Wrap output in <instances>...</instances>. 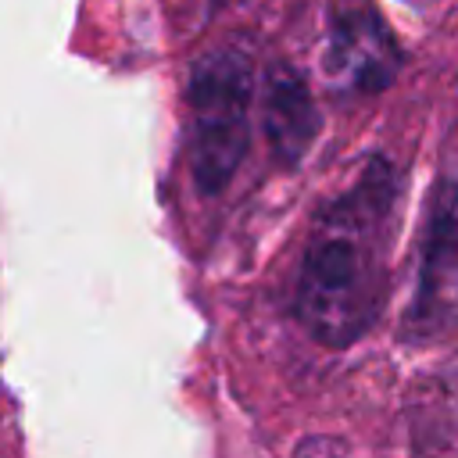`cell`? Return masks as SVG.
Wrapping results in <instances>:
<instances>
[{"mask_svg":"<svg viewBox=\"0 0 458 458\" xmlns=\"http://www.w3.org/2000/svg\"><path fill=\"white\" fill-rule=\"evenodd\" d=\"M394 197V172L376 161L318 218L297 279V315L318 344L347 347L376 322L386 297Z\"/></svg>","mask_w":458,"mask_h":458,"instance_id":"obj_1","label":"cell"},{"mask_svg":"<svg viewBox=\"0 0 458 458\" xmlns=\"http://www.w3.org/2000/svg\"><path fill=\"white\" fill-rule=\"evenodd\" d=\"M250 72L240 54H211L190 75V168L204 193H218L247 150Z\"/></svg>","mask_w":458,"mask_h":458,"instance_id":"obj_2","label":"cell"},{"mask_svg":"<svg viewBox=\"0 0 458 458\" xmlns=\"http://www.w3.org/2000/svg\"><path fill=\"white\" fill-rule=\"evenodd\" d=\"M458 326V182H447L437 200L422 236V261L415 297L404 315V333L411 340H437Z\"/></svg>","mask_w":458,"mask_h":458,"instance_id":"obj_3","label":"cell"},{"mask_svg":"<svg viewBox=\"0 0 458 458\" xmlns=\"http://www.w3.org/2000/svg\"><path fill=\"white\" fill-rule=\"evenodd\" d=\"M322 79L344 93L383 89L397 68V47L379 14L365 4L333 7L326 47H322Z\"/></svg>","mask_w":458,"mask_h":458,"instance_id":"obj_4","label":"cell"},{"mask_svg":"<svg viewBox=\"0 0 458 458\" xmlns=\"http://www.w3.org/2000/svg\"><path fill=\"white\" fill-rule=\"evenodd\" d=\"M408 426L422 458H458V351L415 386Z\"/></svg>","mask_w":458,"mask_h":458,"instance_id":"obj_5","label":"cell"},{"mask_svg":"<svg viewBox=\"0 0 458 458\" xmlns=\"http://www.w3.org/2000/svg\"><path fill=\"white\" fill-rule=\"evenodd\" d=\"M318 129L311 93L290 68L268 72L265 86V132L283 161H297Z\"/></svg>","mask_w":458,"mask_h":458,"instance_id":"obj_6","label":"cell"},{"mask_svg":"<svg viewBox=\"0 0 458 458\" xmlns=\"http://www.w3.org/2000/svg\"><path fill=\"white\" fill-rule=\"evenodd\" d=\"M293 458H347V451H344L340 440H329V437H308V440L293 451Z\"/></svg>","mask_w":458,"mask_h":458,"instance_id":"obj_7","label":"cell"}]
</instances>
